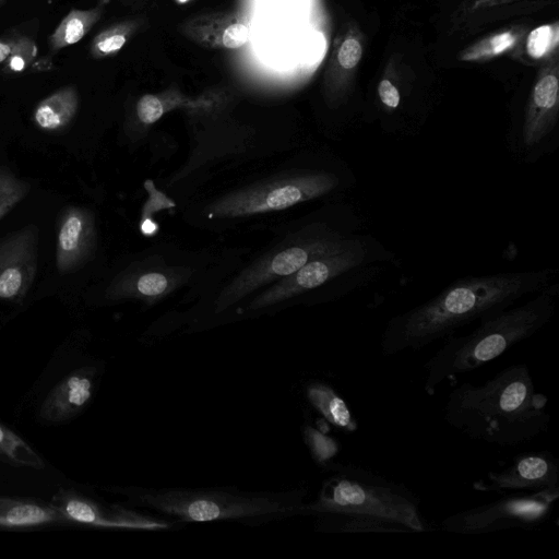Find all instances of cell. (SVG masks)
Returning <instances> with one entry per match:
<instances>
[{
    "label": "cell",
    "instance_id": "cell-1",
    "mask_svg": "<svg viewBox=\"0 0 559 559\" xmlns=\"http://www.w3.org/2000/svg\"><path fill=\"white\" fill-rule=\"evenodd\" d=\"M557 273V269L542 267L461 277L435 297L392 317L381 334V352L395 355L445 338L534 295L552 283Z\"/></svg>",
    "mask_w": 559,
    "mask_h": 559
},
{
    "label": "cell",
    "instance_id": "cell-2",
    "mask_svg": "<svg viewBox=\"0 0 559 559\" xmlns=\"http://www.w3.org/2000/svg\"><path fill=\"white\" fill-rule=\"evenodd\" d=\"M444 420L473 440L518 447L550 425L548 397L525 364L511 365L480 384L462 383L448 395Z\"/></svg>",
    "mask_w": 559,
    "mask_h": 559
},
{
    "label": "cell",
    "instance_id": "cell-3",
    "mask_svg": "<svg viewBox=\"0 0 559 559\" xmlns=\"http://www.w3.org/2000/svg\"><path fill=\"white\" fill-rule=\"evenodd\" d=\"M558 297L559 283L552 282L525 302L480 320L471 333L445 337L424 364L425 393L432 396L444 382H455L533 336L552 319Z\"/></svg>",
    "mask_w": 559,
    "mask_h": 559
},
{
    "label": "cell",
    "instance_id": "cell-4",
    "mask_svg": "<svg viewBox=\"0 0 559 559\" xmlns=\"http://www.w3.org/2000/svg\"><path fill=\"white\" fill-rule=\"evenodd\" d=\"M133 504L177 523L239 521L246 524L305 515V490L248 492L216 488H141L115 490Z\"/></svg>",
    "mask_w": 559,
    "mask_h": 559
},
{
    "label": "cell",
    "instance_id": "cell-5",
    "mask_svg": "<svg viewBox=\"0 0 559 559\" xmlns=\"http://www.w3.org/2000/svg\"><path fill=\"white\" fill-rule=\"evenodd\" d=\"M61 195L44 187L0 226V318L5 323L36 304Z\"/></svg>",
    "mask_w": 559,
    "mask_h": 559
},
{
    "label": "cell",
    "instance_id": "cell-6",
    "mask_svg": "<svg viewBox=\"0 0 559 559\" xmlns=\"http://www.w3.org/2000/svg\"><path fill=\"white\" fill-rule=\"evenodd\" d=\"M98 251V222L94 205L74 194L62 193L52 219L36 302L52 297L73 312L79 311Z\"/></svg>",
    "mask_w": 559,
    "mask_h": 559
},
{
    "label": "cell",
    "instance_id": "cell-7",
    "mask_svg": "<svg viewBox=\"0 0 559 559\" xmlns=\"http://www.w3.org/2000/svg\"><path fill=\"white\" fill-rule=\"evenodd\" d=\"M356 514L381 519L423 533L429 526L419 499L404 485L355 465H340L323 483L317 498L306 503L305 515Z\"/></svg>",
    "mask_w": 559,
    "mask_h": 559
},
{
    "label": "cell",
    "instance_id": "cell-8",
    "mask_svg": "<svg viewBox=\"0 0 559 559\" xmlns=\"http://www.w3.org/2000/svg\"><path fill=\"white\" fill-rule=\"evenodd\" d=\"M86 332L76 330L56 348L22 401L35 421L45 426L69 423L92 402L103 366L86 353Z\"/></svg>",
    "mask_w": 559,
    "mask_h": 559
},
{
    "label": "cell",
    "instance_id": "cell-9",
    "mask_svg": "<svg viewBox=\"0 0 559 559\" xmlns=\"http://www.w3.org/2000/svg\"><path fill=\"white\" fill-rule=\"evenodd\" d=\"M395 259L394 252L373 236L358 233L335 251L314 258L283 277L248 308L259 310L333 283L352 292L367 285Z\"/></svg>",
    "mask_w": 559,
    "mask_h": 559
},
{
    "label": "cell",
    "instance_id": "cell-10",
    "mask_svg": "<svg viewBox=\"0 0 559 559\" xmlns=\"http://www.w3.org/2000/svg\"><path fill=\"white\" fill-rule=\"evenodd\" d=\"M362 226L359 215L347 210L334 222L308 225L288 247L273 251L240 273L219 295L216 312L224 311L239 299L269 282L286 277L314 258L338 249Z\"/></svg>",
    "mask_w": 559,
    "mask_h": 559
},
{
    "label": "cell",
    "instance_id": "cell-11",
    "mask_svg": "<svg viewBox=\"0 0 559 559\" xmlns=\"http://www.w3.org/2000/svg\"><path fill=\"white\" fill-rule=\"evenodd\" d=\"M357 178L347 165L310 169L285 178L240 189L207 206L210 218L239 217L284 210L355 187Z\"/></svg>",
    "mask_w": 559,
    "mask_h": 559
},
{
    "label": "cell",
    "instance_id": "cell-12",
    "mask_svg": "<svg viewBox=\"0 0 559 559\" xmlns=\"http://www.w3.org/2000/svg\"><path fill=\"white\" fill-rule=\"evenodd\" d=\"M506 146L513 160L521 165L536 164L559 147V79L558 56L534 83L521 116L506 136Z\"/></svg>",
    "mask_w": 559,
    "mask_h": 559
},
{
    "label": "cell",
    "instance_id": "cell-13",
    "mask_svg": "<svg viewBox=\"0 0 559 559\" xmlns=\"http://www.w3.org/2000/svg\"><path fill=\"white\" fill-rule=\"evenodd\" d=\"M558 498L559 489L507 493L496 501L449 515L442 520L441 528L464 535L533 528L550 516Z\"/></svg>",
    "mask_w": 559,
    "mask_h": 559
},
{
    "label": "cell",
    "instance_id": "cell-14",
    "mask_svg": "<svg viewBox=\"0 0 559 559\" xmlns=\"http://www.w3.org/2000/svg\"><path fill=\"white\" fill-rule=\"evenodd\" d=\"M473 488L496 493L559 489V463L548 451L520 453L503 468L475 480Z\"/></svg>",
    "mask_w": 559,
    "mask_h": 559
},
{
    "label": "cell",
    "instance_id": "cell-15",
    "mask_svg": "<svg viewBox=\"0 0 559 559\" xmlns=\"http://www.w3.org/2000/svg\"><path fill=\"white\" fill-rule=\"evenodd\" d=\"M55 508L71 521L109 528L136 531H163L178 524L171 519L160 518L119 504L104 506L80 496L58 498Z\"/></svg>",
    "mask_w": 559,
    "mask_h": 559
},
{
    "label": "cell",
    "instance_id": "cell-16",
    "mask_svg": "<svg viewBox=\"0 0 559 559\" xmlns=\"http://www.w3.org/2000/svg\"><path fill=\"white\" fill-rule=\"evenodd\" d=\"M17 136L19 123L0 126V226L44 188L41 179L20 168L13 155Z\"/></svg>",
    "mask_w": 559,
    "mask_h": 559
},
{
    "label": "cell",
    "instance_id": "cell-17",
    "mask_svg": "<svg viewBox=\"0 0 559 559\" xmlns=\"http://www.w3.org/2000/svg\"><path fill=\"white\" fill-rule=\"evenodd\" d=\"M310 405L333 427L350 433L358 429V423L347 402L330 384L312 381L306 388Z\"/></svg>",
    "mask_w": 559,
    "mask_h": 559
},
{
    "label": "cell",
    "instance_id": "cell-18",
    "mask_svg": "<svg viewBox=\"0 0 559 559\" xmlns=\"http://www.w3.org/2000/svg\"><path fill=\"white\" fill-rule=\"evenodd\" d=\"M318 528L332 533H409L401 525L365 515L324 514L318 516Z\"/></svg>",
    "mask_w": 559,
    "mask_h": 559
},
{
    "label": "cell",
    "instance_id": "cell-19",
    "mask_svg": "<svg viewBox=\"0 0 559 559\" xmlns=\"http://www.w3.org/2000/svg\"><path fill=\"white\" fill-rule=\"evenodd\" d=\"M99 16V8L70 11L49 36V51L56 52L81 40Z\"/></svg>",
    "mask_w": 559,
    "mask_h": 559
},
{
    "label": "cell",
    "instance_id": "cell-20",
    "mask_svg": "<svg viewBox=\"0 0 559 559\" xmlns=\"http://www.w3.org/2000/svg\"><path fill=\"white\" fill-rule=\"evenodd\" d=\"M0 461L15 467L43 469L44 460L15 431L0 421Z\"/></svg>",
    "mask_w": 559,
    "mask_h": 559
},
{
    "label": "cell",
    "instance_id": "cell-21",
    "mask_svg": "<svg viewBox=\"0 0 559 559\" xmlns=\"http://www.w3.org/2000/svg\"><path fill=\"white\" fill-rule=\"evenodd\" d=\"M522 29L511 28L491 35L460 52L462 61H486L511 49L520 39Z\"/></svg>",
    "mask_w": 559,
    "mask_h": 559
},
{
    "label": "cell",
    "instance_id": "cell-22",
    "mask_svg": "<svg viewBox=\"0 0 559 559\" xmlns=\"http://www.w3.org/2000/svg\"><path fill=\"white\" fill-rule=\"evenodd\" d=\"M362 56V43L358 34L350 31L343 38L336 50V66L341 76L349 78V73L356 69Z\"/></svg>",
    "mask_w": 559,
    "mask_h": 559
},
{
    "label": "cell",
    "instance_id": "cell-23",
    "mask_svg": "<svg viewBox=\"0 0 559 559\" xmlns=\"http://www.w3.org/2000/svg\"><path fill=\"white\" fill-rule=\"evenodd\" d=\"M558 44V23L542 25L533 29L526 40V50L535 59L549 53Z\"/></svg>",
    "mask_w": 559,
    "mask_h": 559
},
{
    "label": "cell",
    "instance_id": "cell-24",
    "mask_svg": "<svg viewBox=\"0 0 559 559\" xmlns=\"http://www.w3.org/2000/svg\"><path fill=\"white\" fill-rule=\"evenodd\" d=\"M128 27L115 26L99 33L92 41L91 52L94 57H106L119 51L128 39Z\"/></svg>",
    "mask_w": 559,
    "mask_h": 559
},
{
    "label": "cell",
    "instance_id": "cell-25",
    "mask_svg": "<svg viewBox=\"0 0 559 559\" xmlns=\"http://www.w3.org/2000/svg\"><path fill=\"white\" fill-rule=\"evenodd\" d=\"M166 111L164 100L154 94L143 95L136 103V115L144 124L156 122Z\"/></svg>",
    "mask_w": 559,
    "mask_h": 559
},
{
    "label": "cell",
    "instance_id": "cell-26",
    "mask_svg": "<svg viewBox=\"0 0 559 559\" xmlns=\"http://www.w3.org/2000/svg\"><path fill=\"white\" fill-rule=\"evenodd\" d=\"M36 45L27 37H22V41L16 50L5 61L4 69L9 72H21L36 56Z\"/></svg>",
    "mask_w": 559,
    "mask_h": 559
},
{
    "label": "cell",
    "instance_id": "cell-27",
    "mask_svg": "<svg viewBox=\"0 0 559 559\" xmlns=\"http://www.w3.org/2000/svg\"><path fill=\"white\" fill-rule=\"evenodd\" d=\"M250 31L247 24L237 21L226 26L222 34L221 43L225 48L237 49L248 41Z\"/></svg>",
    "mask_w": 559,
    "mask_h": 559
},
{
    "label": "cell",
    "instance_id": "cell-28",
    "mask_svg": "<svg viewBox=\"0 0 559 559\" xmlns=\"http://www.w3.org/2000/svg\"><path fill=\"white\" fill-rule=\"evenodd\" d=\"M378 97L383 108L393 112L401 106V93L397 87L386 78L382 79L377 86Z\"/></svg>",
    "mask_w": 559,
    "mask_h": 559
},
{
    "label": "cell",
    "instance_id": "cell-29",
    "mask_svg": "<svg viewBox=\"0 0 559 559\" xmlns=\"http://www.w3.org/2000/svg\"><path fill=\"white\" fill-rule=\"evenodd\" d=\"M21 41L22 37L0 39V63L8 60L20 46Z\"/></svg>",
    "mask_w": 559,
    "mask_h": 559
},
{
    "label": "cell",
    "instance_id": "cell-30",
    "mask_svg": "<svg viewBox=\"0 0 559 559\" xmlns=\"http://www.w3.org/2000/svg\"><path fill=\"white\" fill-rule=\"evenodd\" d=\"M7 323L0 318V332Z\"/></svg>",
    "mask_w": 559,
    "mask_h": 559
},
{
    "label": "cell",
    "instance_id": "cell-31",
    "mask_svg": "<svg viewBox=\"0 0 559 559\" xmlns=\"http://www.w3.org/2000/svg\"><path fill=\"white\" fill-rule=\"evenodd\" d=\"M179 3L188 2L189 0H177Z\"/></svg>",
    "mask_w": 559,
    "mask_h": 559
},
{
    "label": "cell",
    "instance_id": "cell-32",
    "mask_svg": "<svg viewBox=\"0 0 559 559\" xmlns=\"http://www.w3.org/2000/svg\"><path fill=\"white\" fill-rule=\"evenodd\" d=\"M5 0H0V5H2L4 3Z\"/></svg>",
    "mask_w": 559,
    "mask_h": 559
}]
</instances>
